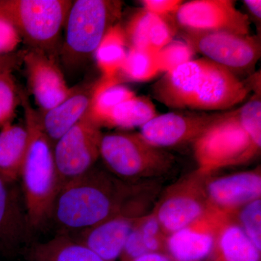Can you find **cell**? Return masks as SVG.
Here are the masks:
<instances>
[{
    "label": "cell",
    "mask_w": 261,
    "mask_h": 261,
    "mask_svg": "<svg viewBox=\"0 0 261 261\" xmlns=\"http://www.w3.org/2000/svg\"><path fill=\"white\" fill-rule=\"evenodd\" d=\"M133 91L122 84L118 76L102 77L94 84L89 111L101 127L105 126L113 110L120 103L135 97Z\"/></svg>",
    "instance_id": "603a6c76"
},
{
    "label": "cell",
    "mask_w": 261,
    "mask_h": 261,
    "mask_svg": "<svg viewBox=\"0 0 261 261\" xmlns=\"http://www.w3.org/2000/svg\"><path fill=\"white\" fill-rule=\"evenodd\" d=\"M23 61L29 89L42 112L56 107L73 92L74 88H69L53 57L32 49L24 53Z\"/></svg>",
    "instance_id": "7c38bea8"
},
{
    "label": "cell",
    "mask_w": 261,
    "mask_h": 261,
    "mask_svg": "<svg viewBox=\"0 0 261 261\" xmlns=\"http://www.w3.org/2000/svg\"><path fill=\"white\" fill-rule=\"evenodd\" d=\"M24 54L0 55V73L5 71H13L20 62L23 61Z\"/></svg>",
    "instance_id": "d6a6232c"
},
{
    "label": "cell",
    "mask_w": 261,
    "mask_h": 261,
    "mask_svg": "<svg viewBox=\"0 0 261 261\" xmlns=\"http://www.w3.org/2000/svg\"><path fill=\"white\" fill-rule=\"evenodd\" d=\"M21 38L13 25L0 15V55L13 53Z\"/></svg>",
    "instance_id": "4dcf8cb0"
},
{
    "label": "cell",
    "mask_w": 261,
    "mask_h": 261,
    "mask_svg": "<svg viewBox=\"0 0 261 261\" xmlns=\"http://www.w3.org/2000/svg\"><path fill=\"white\" fill-rule=\"evenodd\" d=\"M169 19L140 10L132 16L124 30L127 44H130V47L157 54L173 40L176 34Z\"/></svg>",
    "instance_id": "d6986e66"
},
{
    "label": "cell",
    "mask_w": 261,
    "mask_h": 261,
    "mask_svg": "<svg viewBox=\"0 0 261 261\" xmlns=\"http://www.w3.org/2000/svg\"><path fill=\"white\" fill-rule=\"evenodd\" d=\"M135 225L126 207L103 222L78 232L68 233L106 261L120 258L126 239Z\"/></svg>",
    "instance_id": "5bb4252c"
},
{
    "label": "cell",
    "mask_w": 261,
    "mask_h": 261,
    "mask_svg": "<svg viewBox=\"0 0 261 261\" xmlns=\"http://www.w3.org/2000/svg\"><path fill=\"white\" fill-rule=\"evenodd\" d=\"M99 157L111 172L125 180L161 174L173 163L172 155L151 145L140 133L103 135Z\"/></svg>",
    "instance_id": "52a82bcc"
},
{
    "label": "cell",
    "mask_w": 261,
    "mask_h": 261,
    "mask_svg": "<svg viewBox=\"0 0 261 261\" xmlns=\"http://www.w3.org/2000/svg\"><path fill=\"white\" fill-rule=\"evenodd\" d=\"M101 126L89 111L54 144L61 187L93 168L100 155Z\"/></svg>",
    "instance_id": "ba28073f"
},
{
    "label": "cell",
    "mask_w": 261,
    "mask_h": 261,
    "mask_svg": "<svg viewBox=\"0 0 261 261\" xmlns=\"http://www.w3.org/2000/svg\"><path fill=\"white\" fill-rule=\"evenodd\" d=\"M93 85L73 89L69 97L49 111L39 112L41 125L53 144L83 118L92 102Z\"/></svg>",
    "instance_id": "ac0fdd59"
},
{
    "label": "cell",
    "mask_w": 261,
    "mask_h": 261,
    "mask_svg": "<svg viewBox=\"0 0 261 261\" xmlns=\"http://www.w3.org/2000/svg\"><path fill=\"white\" fill-rule=\"evenodd\" d=\"M127 41L124 30L115 24L106 33L95 51L94 58L103 77L117 76L126 58Z\"/></svg>",
    "instance_id": "cb8c5ba5"
},
{
    "label": "cell",
    "mask_w": 261,
    "mask_h": 261,
    "mask_svg": "<svg viewBox=\"0 0 261 261\" xmlns=\"http://www.w3.org/2000/svg\"><path fill=\"white\" fill-rule=\"evenodd\" d=\"M240 225L247 237L261 250V200L244 205L240 214Z\"/></svg>",
    "instance_id": "f1b7e54d"
},
{
    "label": "cell",
    "mask_w": 261,
    "mask_h": 261,
    "mask_svg": "<svg viewBox=\"0 0 261 261\" xmlns=\"http://www.w3.org/2000/svg\"><path fill=\"white\" fill-rule=\"evenodd\" d=\"M251 89L235 73L207 58L192 60L165 73L152 88L156 100L178 111H226Z\"/></svg>",
    "instance_id": "6da1fadb"
},
{
    "label": "cell",
    "mask_w": 261,
    "mask_h": 261,
    "mask_svg": "<svg viewBox=\"0 0 261 261\" xmlns=\"http://www.w3.org/2000/svg\"><path fill=\"white\" fill-rule=\"evenodd\" d=\"M29 139L20 170L22 193L29 225L41 228L50 221L53 205L61 187L54 156V144L42 129L39 113L28 95L19 90Z\"/></svg>",
    "instance_id": "3957f363"
},
{
    "label": "cell",
    "mask_w": 261,
    "mask_h": 261,
    "mask_svg": "<svg viewBox=\"0 0 261 261\" xmlns=\"http://www.w3.org/2000/svg\"><path fill=\"white\" fill-rule=\"evenodd\" d=\"M155 53L130 47L119 73L121 82H144L154 79L161 73Z\"/></svg>",
    "instance_id": "484cf974"
},
{
    "label": "cell",
    "mask_w": 261,
    "mask_h": 261,
    "mask_svg": "<svg viewBox=\"0 0 261 261\" xmlns=\"http://www.w3.org/2000/svg\"><path fill=\"white\" fill-rule=\"evenodd\" d=\"M132 261H172L168 255L163 252H149Z\"/></svg>",
    "instance_id": "836d02e7"
},
{
    "label": "cell",
    "mask_w": 261,
    "mask_h": 261,
    "mask_svg": "<svg viewBox=\"0 0 261 261\" xmlns=\"http://www.w3.org/2000/svg\"><path fill=\"white\" fill-rule=\"evenodd\" d=\"M260 147L245 130L238 109L222 113L193 142L194 155L202 175L246 163L258 154Z\"/></svg>",
    "instance_id": "277c9868"
},
{
    "label": "cell",
    "mask_w": 261,
    "mask_h": 261,
    "mask_svg": "<svg viewBox=\"0 0 261 261\" xmlns=\"http://www.w3.org/2000/svg\"><path fill=\"white\" fill-rule=\"evenodd\" d=\"M121 1L73 2L65 21L62 47L65 64H81L93 55L106 33L121 16Z\"/></svg>",
    "instance_id": "8992f818"
},
{
    "label": "cell",
    "mask_w": 261,
    "mask_h": 261,
    "mask_svg": "<svg viewBox=\"0 0 261 261\" xmlns=\"http://www.w3.org/2000/svg\"><path fill=\"white\" fill-rule=\"evenodd\" d=\"M0 129V176L16 181L27 152L28 132L25 126L12 123Z\"/></svg>",
    "instance_id": "7402d4cb"
},
{
    "label": "cell",
    "mask_w": 261,
    "mask_h": 261,
    "mask_svg": "<svg viewBox=\"0 0 261 261\" xmlns=\"http://www.w3.org/2000/svg\"><path fill=\"white\" fill-rule=\"evenodd\" d=\"M158 115L149 98L135 95L118 105L108 117L105 126L123 129L141 128Z\"/></svg>",
    "instance_id": "d4e9b609"
},
{
    "label": "cell",
    "mask_w": 261,
    "mask_h": 261,
    "mask_svg": "<svg viewBox=\"0 0 261 261\" xmlns=\"http://www.w3.org/2000/svg\"><path fill=\"white\" fill-rule=\"evenodd\" d=\"M195 187H181L165 198L156 217L163 229L175 232L193 224L208 213L206 202Z\"/></svg>",
    "instance_id": "e0dca14e"
},
{
    "label": "cell",
    "mask_w": 261,
    "mask_h": 261,
    "mask_svg": "<svg viewBox=\"0 0 261 261\" xmlns=\"http://www.w3.org/2000/svg\"><path fill=\"white\" fill-rule=\"evenodd\" d=\"M20 94L12 71L0 73V128L12 123Z\"/></svg>",
    "instance_id": "4316f807"
},
{
    "label": "cell",
    "mask_w": 261,
    "mask_h": 261,
    "mask_svg": "<svg viewBox=\"0 0 261 261\" xmlns=\"http://www.w3.org/2000/svg\"><path fill=\"white\" fill-rule=\"evenodd\" d=\"M216 234L209 261H260L261 250L240 225L226 224L223 221Z\"/></svg>",
    "instance_id": "ffe728a7"
},
{
    "label": "cell",
    "mask_w": 261,
    "mask_h": 261,
    "mask_svg": "<svg viewBox=\"0 0 261 261\" xmlns=\"http://www.w3.org/2000/svg\"><path fill=\"white\" fill-rule=\"evenodd\" d=\"M143 9L163 18H170L176 14L183 1L181 0H143L141 2Z\"/></svg>",
    "instance_id": "1f68e13d"
},
{
    "label": "cell",
    "mask_w": 261,
    "mask_h": 261,
    "mask_svg": "<svg viewBox=\"0 0 261 261\" xmlns=\"http://www.w3.org/2000/svg\"><path fill=\"white\" fill-rule=\"evenodd\" d=\"M244 4L246 5L247 9L251 13L257 21H260L261 18V1L260 0H245Z\"/></svg>",
    "instance_id": "e575fe53"
},
{
    "label": "cell",
    "mask_w": 261,
    "mask_h": 261,
    "mask_svg": "<svg viewBox=\"0 0 261 261\" xmlns=\"http://www.w3.org/2000/svg\"><path fill=\"white\" fill-rule=\"evenodd\" d=\"M207 214L193 224L171 233L166 243L172 261H205L214 251L216 233L224 221V213Z\"/></svg>",
    "instance_id": "4fadbf2b"
},
{
    "label": "cell",
    "mask_w": 261,
    "mask_h": 261,
    "mask_svg": "<svg viewBox=\"0 0 261 261\" xmlns=\"http://www.w3.org/2000/svg\"><path fill=\"white\" fill-rule=\"evenodd\" d=\"M72 3L70 0H0V15L32 49L51 56L57 50Z\"/></svg>",
    "instance_id": "5b68a950"
},
{
    "label": "cell",
    "mask_w": 261,
    "mask_h": 261,
    "mask_svg": "<svg viewBox=\"0 0 261 261\" xmlns=\"http://www.w3.org/2000/svg\"><path fill=\"white\" fill-rule=\"evenodd\" d=\"M142 234V240L149 252H161L163 247L160 238L161 226L155 216H149L140 223H136Z\"/></svg>",
    "instance_id": "f546056e"
},
{
    "label": "cell",
    "mask_w": 261,
    "mask_h": 261,
    "mask_svg": "<svg viewBox=\"0 0 261 261\" xmlns=\"http://www.w3.org/2000/svg\"><path fill=\"white\" fill-rule=\"evenodd\" d=\"M15 181L0 176V250L14 251L28 240V216Z\"/></svg>",
    "instance_id": "9a60e30c"
},
{
    "label": "cell",
    "mask_w": 261,
    "mask_h": 261,
    "mask_svg": "<svg viewBox=\"0 0 261 261\" xmlns=\"http://www.w3.org/2000/svg\"><path fill=\"white\" fill-rule=\"evenodd\" d=\"M222 113L179 111L158 115L141 127L140 135L159 149L194 142Z\"/></svg>",
    "instance_id": "8fae6325"
},
{
    "label": "cell",
    "mask_w": 261,
    "mask_h": 261,
    "mask_svg": "<svg viewBox=\"0 0 261 261\" xmlns=\"http://www.w3.org/2000/svg\"><path fill=\"white\" fill-rule=\"evenodd\" d=\"M25 255L30 261H106L65 233H59L45 243L34 244Z\"/></svg>",
    "instance_id": "44dd1931"
},
{
    "label": "cell",
    "mask_w": 261,
    "mask_h": 261,
    "mask_svg": "<svg viewBox=\"0 0 261 261\" xmlns=\"http://www.w3.org/2000/svg\"><path fill=\"white\" fill-rule=\"evenodd\" d=\"M205 192L216 211L228 213L260 198V173L246 171L217 178L207 184Z\"/></svg>",
    "instance_id": "2e32d148"
},
{
    "label": "cell",
    "mask_w": 261,
    "mask_h": 261,
    "mask_svg": "<svg viewBox=\"0 0 261 261\" xmlns=\"http://www.w3.org/2000/svg\"><path fill=\"white\" fill-rule=\"evenodd\" d=\"M195 51L185 41L172 40L157 53L161 73H168L192 61Z\"/></svg>",
    "instance_id": "83f0119b"
},
{
    "label": "cell",
    "mask_w": 261,
    "mask_h": 261,
    "mask_svg": "<svg viewBox=\"0 0 261 261\" xmlns=\"http://www.w3.org/2000/svg\"><path fill=\"white\" fill-rule=\"evenodd\" d=\"M194 51L234 73L252 70L260 57L257 37L227 32L185 33Z\"/></svg>",
    "instance_id": "9c48e42d"
},
{
    "label": "cell",
    "mask_w": 261,
    "mask_h": 261,
    "mask_svg": "<svg viewBox=\"0 0 261 261\" xmlns=\"http://www.w3.org/2000/svg\"><path fill=\"white\" fill-rule=\"evenodd\" d=\"M128 195L126 185L94 166L61 187L50 220L60 233L83 231L121 212Z\"/></svg>",
    "instance_id": "7a4b0ae2"
},
{
    "label": "cell",
    "mask_w": 261,
    "mask_h": 261,
    "mask_svg": "<svg viewBox=\"0 0 261 261\" xmlns=\"http://www.w3.org/2000/svg\"><path fill=\"white\" fill-rule=\"evenodd\" d=\"M176 23L186 32H227L249 35L248 15L231 0H193L182 3L176 14Z\"/></svg>",
    "instance_id": "30bf717a"
}]
</instances>
